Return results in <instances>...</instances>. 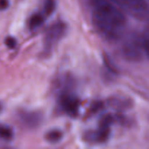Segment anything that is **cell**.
<instances>
[{
    "instance_id": "1",
    "label": "cell",
    "mask_w": 149,
    "mask_h": 149,
    "mask_svg": "<svg viewBox=\"0 0 149 149\" xmlns=\"http://www.w3.org/2000/svg\"><path fill=\"white\" fill-rule=\"evenodd\" d=\"M92 20L97 31L108 41H116L123 35L125 15L111 0H90Z\"/></svg>"
},
{
    "instance_id": "2",
    "label": "cell",
    "mask_w": 149,
    "mask_h": 149,
    "mask_svg": "<svg viewBox=\"0 0 149 149\" xmlns=\"http://www.w3.org/2000/svg\"><path fill=\"white\" fill-rule=\"evenodd\" d=\"M122 55L127 61L138 62L143 55H148V31L142 35L132 33L124 40L121 48Z\"/></svg>"
},
{
    "instance_id": "3",
    "label": "cell",
    "mask_w": 149,
    "mask_h": 149,
    "mask_svg": "<svg viewBox=\"0 0 149 149\" xmlns=\"http://www.w3.org/2000/svg\"><path fill=\"white\" fill-rule=\"evenodd\" d=\"M120 10L136 19L144 20L148 15L146 0H111Z\"/></svg>"
},
{
    "instance_id": "4",
    "label": "cell",
    "mask_w": 149,
    "mask_h": 149,
    "mask_svg": "<svg viewBox=\"0 0 149 149\" xmlns=\"http://www.w3.org/2000/svg\"><path fill=\"white\" fill-rule=\"evenodd\" d=\"M66 26L62 22L55 23L49 28L46 32L44 39L45 49L47 52L52 50L53 47L63 37L65 32Z\"/></svg>"
},
{
    "instance_id": "5",
    "label": "cell",
    "mask_w": 149,
    "mask_h": 149,
    "mask_svg": "<svg viewBox=\"0 0 149 149\" xmlns=\"http://www.w3.org/2000/svg\"><path fill=\"white\" fill-rule=\"evenodd\" d=\"M60 104L63 110L72 116L77 115L79 109V100L74 95L65 93L61 95Z\"/></svg>"
},
{
    "instance_id": "6",
    "label": "cell",
    "mask_w": 149,
    "mask_h": 149,
    "mask_svg": "<svg viewBox=\"0 0 149 149\" xmlns=\"http://www.w3.org/2000/svg\"><path fill=\"white\" fill-rule=\"evenodd\" d=\"M22 117L23 122L28 126H36L41 121L39 115L33 112L23 113Z\"/></svg>"
},
{
    "instance_id": "7",
    "label": "cell",
    "mask_w": 149,
    "mask_h": 149,
    "mask_svg": "<svg viewBox=\"0 0 149 149\" xmlns=\"http://www.w3.org/2000/svg\"><path fill=\"white\" fill-rule=\"evenodd\" d=\"M45 15L41 13H36L31 16L29 20V27L31 30H35L40 27L45 22Z\"/></svg>"
},
{
    "instance_id": "8",
    "label": "cell",
    "mask_w": 149,
    "mask_h": 149,
    "mask_svg": "<svg viewBox=\"0 0 149 149\" xmlns=\"http://www.w3.org/2000/svg\"><path fill=\"white\" fill-rule=\"evenodd\" d=\"M46 139L50 143H57L62 138V132L57 130H51L47 133Z\"/></svg>"
},
{
    "instance_id": "9",
    "label": "cell",
    "mask_w": 149,
    "mask_h": 149,
    "mask_svg": "<svg viewBox=\"0 0 149 149\" xmlns=\"http://www.w3.org/2000/svg\"><path fill=\"white\" fill-rule=\"evenodd\" d=\"M55 9V0H45L44 1V15L49 16L52 14Z\"/></svg>"
},
{
    "instance_id": "10",
    "label": "cell",
    "mask_w": 149,
    "mask_h": 149,
    "mask_svg": "<svg viewBox=\"0 0 149 149\" xmlns=\"http://www.w3.org/2000/svg\"><path fill=\"white\" fill-rule=\"evenodd\" d=\"M13 136V132L10 128L2 127L0 125V138L9 140Z\"/></svg>"
},
{
    "instance_id": "11",
    "label": "cell",
    "mask_w": 149,
    "mask_h": 149,
    "mask_svg": "<svg viewBox=\"0 0 149 149\" xmlns=\"http://www.w3.org/2000/svg\"><path fill=\"white\" fill-rule=\"evenodd\" d=\"M4 42H5L6 46H7V47L10 48V49H13V48L15 47V46H16L15 39L13 37H11V36L6 38Z\"/></svg>"
},
{
    "instance_id": "12",
    "label": "cell",
    "mask_w": 149,
    "mask_h": 149,
    "mask_svg": "<svg viewBox=\"0 0 149 149\" xmlns=\"http://www.w3.org/2000/svg\"><path fill=\"white\" fill-rule=\"evenodd\" d=\"M9 4V0H0V10H4L8 8Z\"/></svg>"
}]
</instances>
